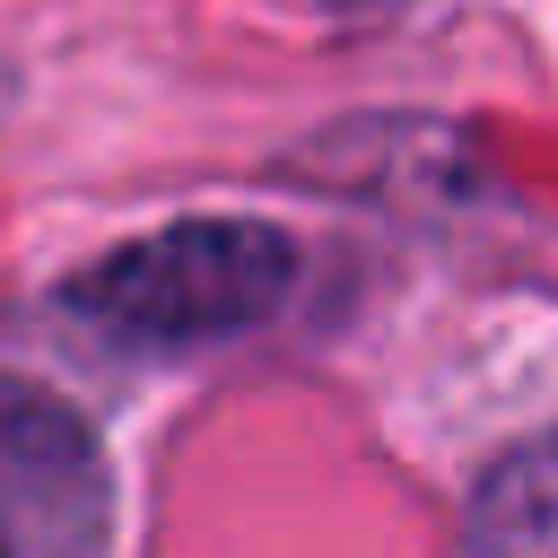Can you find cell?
Returning <instances> with one entry per match:
<instances>
[{"mask_svg": "<svg viewBox=\"0 0 558 558\" xmlns=\"http://www.w3.org/2000/svg\"><path fill=\"white\" fill-rule=\"evenodd\" d=\"M288 288H296V244L270 218H174L105 253L70 288V314L140 349H192L270 323Z\"/></svg>", "mask_w": 558, "mask_h": 558, "instance_id": "obj_1", "label": "cell"}, {"mask_svg": "<svg viewBox=\"0 0 558 558\" xmlns=\"http://www.w3.org/2000/svg\"><path fill=\"white\" fill-rule=\"evenodd\" d=\"M113 471L96 427L35 375L0 366V558H105Z\"/></svg>", "mask_w": 558, "mask_h": 558, "instance_id": "obj_2", "label": "cell"}, {"mask_svg": "<svg viewBox=\"0 0 558 558\" xmlns=\"http://www.w3.org/2000/svg\"><path fill=\"white\" fill-rule=\"evenodd\" d=\"M462 558H558V436L514 445L480 480Z\"/></svg>", "mask_w": 558, "mask_h": 558, "instance_id": "obj_3", "label": "cell"}, {"mask_svg": "<svg viewBox=\"0 0 558 558\" xmlns=\"http://www.w3.org/2000/svg\"><path fill=\"white\" fill-rule=\"evenodd\" d=\"M9 105H17V78H9V61H0V113H9Z\"/></svg>", "mask_w": 558, "mask_h": 558, "instance_id": "obj_4", "label": "cell"}]
</instances>
